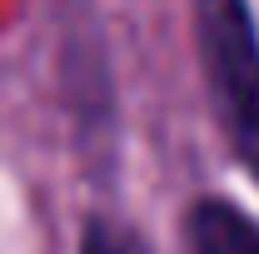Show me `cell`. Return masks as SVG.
<instances>
[{"label": "cell", "mask_w": 259, "mask_h": 254, "mask_svg": "<svg viewBox=\"0 0 259 254\" xmlns=\"http://www.w3.org/2000/svg\"><path fill=\"white\" fill-rule=\"evenodd\" d=\"M194 45L214 120L259 180V30L244 0H194Z\"/></svg>", "instance_id": "1"}, {"label": "cell", "mask_w": 259, "mask_h": 254, "mask_svg": "<svg viewBox=\"0 0 259 254\" xmlns=\"http://www.w3.org/2000/svg\"><path fill=\"white\" fill-rule=\"evenodd\" d=\"M190 254H259V220L229 199H199L185 220Z\"/></svg>", "instance_id": "2"}, {"label": "cell", "mask_w": 259, "mask_h": 254, "mask_svg": "<svg viewBox=\"0 0 259 254\" xmlns=\"http://www.w3.org/2000/svg\"><path fill=\"white\" fill-rule=\"evenodd\" d=\"M80 254H150V244L120 220H85V234H80Z\"/></svg>", "instance_id": "3"}]
</instances>
